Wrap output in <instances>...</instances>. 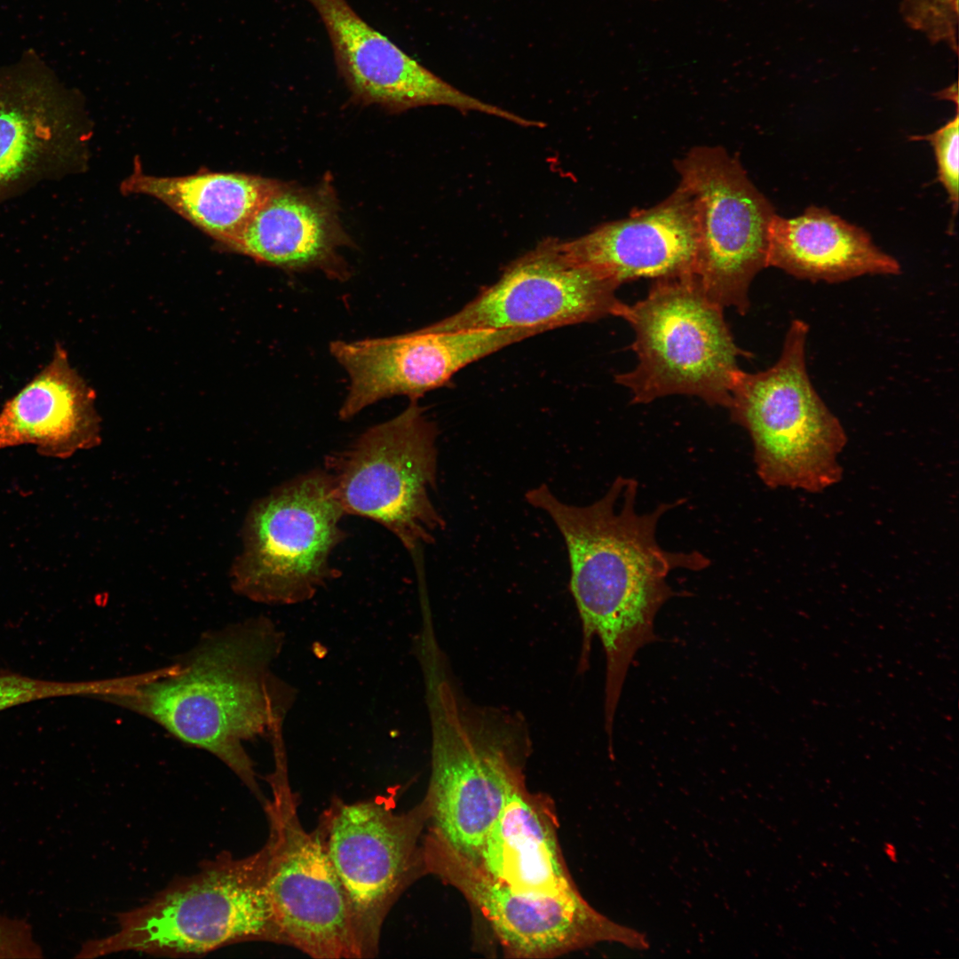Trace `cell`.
<instances>
[{
  "label": "cell",
  "instance_id": "1",
  "mask_svg": "<svg viewBox=\"0 0 959 959\" xmlns=\"http://www.w3.org/2000/svg\"><path fill=\"white\" fill-rule=\"evenodd\" d=\"M637 492L634 479L618 476L606 494L589 505L566 503L545 484L525 495L528 504L551 518L567 546L570 590L583 628L581 671L588 667L595 636L603 646L606 726L613 725L635 654L656 640L655 616L676 595L667 582L669 574L677 568L700 571L710 564L699 551L671 552L657 542L660 519L683 499L639 514Z\"/></svg>",
  "mask_w": 959,
  "mask_h": 959
},
{
  "label": "cell",
  "instance_id": "2",
  "mask_svg": "<svg viewBox=\"0 0 959 959\" xmlns=\"http://www.w3.org/2000/svg\"><path fill=\"white\" fill-rule=\"evenodd\" d=\"M284 633L260 615L205 634L178 662L137 674L104 701L147 717L227 765L265 804L244 744L282 728L297 690L272 670Z\"/></svg>",
  "mask_w": 959,
  "mask_h": 959
},
{
  "label": "cell",
  "instance_id": "3",
  "mask_svg": "<svg viewBox=\"0 0 959 959\" xmlns=\"http://www.w3.org/2000/svg\"><path fill=\"white\" fill-rule=\"evenodd\" d=\"M414 649L432 728L424 835L474 862L507 798L525 783L527 733L519 717L466 703L444 675L434 639Z\"/></svg>",
  "mask_w": 959,
  "mask_h": 959
},
{
  "label": "cell",
  "instance_id": "4",
  "mask_svg": "<svg viewBox=\"0 0 959 959\" xmlns=\"http://www.w3.org/2000/svg\"><path fill=\"white\" fill-rule=\"evenodd\" d=\"M266 864L264 846L245 858L223 852L146 904L119 914L116 930L86 942L77 957L126 951L187 957L242 942L282 945L266 890Z\"/></svg>",
  "mask_w": 959,
  "mask_h": 959
},
{
  "label": "cell",
  "instance_id": "5",
  "mask_svg": "<svg viewBox=\"0 0 959 959\" xmlns=\"http://www.w3.org/2000/svg\"><path fill=\"white\" fill-rule=\"evenodd\" d=\"M808 334V324L794 319L772 367L740 371L728 409L749 432L757 473L767 487L818 493L840 480L847 435L809 376Z\"/></svg>",
  "mask_w": 959,
  "mask_h": 959
},
{
  "label": "cell",
  "instance_id": "6",
  "mask_svg": "<svg viewBox=\"0 0 959 959\" xmlns=\"http://www.w3.org/2000/svg\"><path fill=\"white\" fill-rule=\"evenodd\" d=\"M723 307L694 275L656 280L646 297L624 304L620 313L632 328L633 369L615 376L633 403L686 394L727 408L746 356L734 342Z\"/></svg>",
  "mask_w": 959,
  "mask_h": 959
},
{
  "label": "cell",
  "instance_id": "7",
  "mask_svg": "<svg viewBox=\"0 0 959 959\" xmlns=\"http://www.w3.org/2000/svg\"><path fill=\"white\" fill-rule=\"evenodd\" d=\"M345 516L325 469L296 476L258 499L231 568L234 590L266 605H294L314 597L336 576L330 558L346 536Z\"/></svg>",
  "mask_w": 959,
  "mask_h": 959
},
{
  "label": "cell",
  "instance_id": "8",
  "mask_svg": "<svg viewBox=\"0 0 959 959\" xmlns=\"http://www.w3.org/2000/svg\"><path fill=\"white\" fill-rule=\"evenodd\" d=\"M418 400L368 428L325 463L345 515L374 520L409 551L432 543L446 523L435 507L438 430Z\"/></svg>",
  "mask_w": 959,
  "mask_h": 959
},
{
  "label": "cell",
  "instance_id": "9",
  "mask_svg": "<svg viewBox=\"0 0 959 959\" xmlns=\"http://www.w3.org/2000/svg\"><path fill=\"white\" fill-rule=\"evenodd\" d=\"M284 743L272 747L266 884L282 945L317 959H360L339 881L316 828L298 815Z\"/></svg>",
  "mask_w": 959,
  "mask_h": 959
},
{
  "label": "cell",
  "instance_id": "10",
  "mask_svg": "<svg viewBox=\"0 0 959 959\" xmlns=\"http://www.w3.org/2000/svg\"><path fill=\"white\" fill-rule=\"evenodd\" d=\"M424 799L396 812L381 798L335 797L315 828L344 893L359 958L375 957L384 920L400 895L426 874Z\"/></svg>",
  "mask_w": 959,
  "mask_h": 959
},
{
  "label": "cell",
  "instance_id": "11",
  "mask_svg": "<svg viewBox=\"0 0 959 959\" xmlns=\"http://www.w3.org/2000/svg\"><path fill=\"white\" fill-rule=\"evenodd\" d=\"M675 167L695 215L693 275L712 301L745 314L749 287L767 267L774 209L740 162L720 147L690 149Z\"/></svg>",
  "mask_w": 959,
  "mask_h": 959
},
{
  "label": "cell",
  "instance_id": "12",
  "mask_svg": "<svg viewBox=\"0 0 959 959\" xmlns=\"http://www.w3.org/2000/svg\"><path fill=\"white\" fill-rule=\"evenodd\" d=\"M426 874L457 889L483 915L507 956L551 958L599 942L644 950L646 935L600 914L577 887L560 892L511 889L443 842L423 835Z\"/></svg>",
  "mask_w": 959,
  "mask_h": 959
},
{
  "label": "cell",
  "instance_id": "13",
  "mask_svg": "<svg viewBox=\"0 0 959 959\" xmlns=\"http://www.w3.org/2000/svg\"><path fill=\"white\" fill-rule=\"evenodd\" d=\"M619 286L578 263L565 241L547 239L511 263L461 310L429 325L438 331L535 329L542 332L619 317Z\"/></svg>",
  "mask_w": 959,
  "mask_h": 959
},
{
  "label": "cell",
  "instance_id": "14",
  "mask_svg": "<svg viewBox=\"0 0 959 959\" xmlns=\"http://www.w3.org/2000/svg\"><path fill=\"white\" fill-rule=\"evenodd\" d=\"M540 333L535 329L447 332L427 326L391 337L333 341L330 353L349 378L339 418L349 420L397 395L418 400L447 384L465 366Z\"/></svg>",
  "mask_w": 959,
  "mask_h": 959
},
{
  "label": "cell",
  "instance_id": "15",
  "mask_svg": "<svg viewBox=\"0 0 959 959\" xmlns=\"http://www.w3.org/2000/svg\"><path fill=\"white\" fill-rule=\"evenodd\" d=\"M86 128L77 99L42 65L0 73V203L79 170Z\"/></svg>",
  "mask_w": 959,
  "mask_h": 959
},
{
  "label": "cell",
  "instance_id": "16",
  "mask_svg": "<svg viewBox=\"0 0 959 959\" xmlns=\"http://www.w3.org/2000/svg\"><path fill=\"white\" fill-rule=\"evenodd\" d=\"M331 42L339 75L352 96L391 112L424 106L477 111L517 123L519 116L458 90L368 24L347 0H305Z\"/></svg>",
  "mask_w": 959,
  "mask_h": 959
},
{
  "label": "cell",
  "instance_id": "17",
  "mask_svg": "<svg viewBox=\"0 0 959 959\" xmlns=\"http://www.w3.org/2000/svg\"><path fill=\"white\" fill-rule=\"evenodd\" d=\"M571 256L618 286L640 278L693 275L697 228L691 198L678 186L666 199L565 241Z\"/></svg>",
  "mask_w": 959,
  "mask_h": 959
},
{
  "label": "cell",
  "instance_id": "18",
  "mask_svg": "<svg viewBox=\"0 0 959 959\" xmlns=\"http://www.w3.org/2000/svg\"><path fill=\"white\" fill-rule=\"evenodd\" d=\"M350 242L332 192L279 182L227 250L286 272L320 270L345 281L349 270L338 249Z\"/></svg>",
  "mask_w": 959,
  "mask_h": 959
},
{
  "label": "cell",
  "instance_id": "19",
  "mask_svg": "<svg viewBox=\"0 0 959 959\" xmlns=\"http://www.w3.org/2000/svg\"><path fill=\"white\" fill-rule=\"evenodd\" d=\"M95 393L56 343L49 362L0 410V449L35 446L44 456L65 459L100 441Z\"/></svg>",
  "mask_w": 959,
  "mask_h": 959
},
{
  "label": "cell",
  "instance_id": "20",
  "mask_svg": "<svg viewBox=\"0 0 959 959\" xmlns=\"http://www.w3.org/2000/svg\"><path fill=\"white\" fill-rule=\"evenodd\" d=\"M768 266L797 279L829 284L901 273L899 261L878 248L864 229L815 206L796 218L774 214L768 227Z\"/></svg>",
  "mask_w": 959,
  "mask_h": 959
},
{
  "label": "cell",
  "instance_id": "21",
  "mask_svg": "<svg viewBox=\"0 0 959 959\" xmlns=\"http://www.w3.org/2000/svg\"><path fill=\"white\" fill-rule=\"evenodd\" d=\"M557 831L551 799L528 791L524 783L507 798L473 863L515 891L551 893L575 889Z\"/></svg>",
  "mask_w": 959,
  "mask_h": 959
},
{
  "label": "cell",
  "instance_id": "22",
  "mask_svg": "<svg viewBox=\"0 0 959 959\" xmlns=\"http://www.w3.org/2000/svg\"><path fill=\"white\" fill-rule=\"evenodd\" d=\"M279 182L238 172L159 177L136 168L121 189L161 201L227 249Z\"/></svg>",
  "mask_w": 959,
  "mask_h": 959
},
{
  "label": "cell",
  "instance_id": "23",
  "mask_svg": "<svg viewBox=\"0 0 959 959\" xmlns=\"http://www.w3.org/2000/svg\"><path fill=\"white\" fill-rule=\"evenodd\" d=\"M104 680L52 681L0 670V712L40 700L82 696L97 699L104 689Z\"/></svg>",
  "mask_w": 959,
  "mask_h": 959
},
{
  "label": "cell",
  "instance_id": "24",
  "mask_svg": "<svg viewBox=\"0 0 959 959\" xmlns=\"http://www.w3.org/2000/svg\"><path fill=\"white\" fill-rule=\"evenodd\" d=\"M900 12L909 28L957 55L959 0H900Z\"/></svg>",
  "mask_w": 959,
  "mask_h": 959
},
{
  "label": "cell",
  "instance_id": "25",
  "mask_svg": "<svg viewBox=\"0 0 959 959\" xmlns=\"http://www.w3.org/2000/svg\"><path fill=\"white\" fill-rule=\"evenodd\" d=\"M959 115L958 107L954 118L946 124L925 136H914L911 139H924L931 143L938 167V179L947 191L952 213L958 210V140Z\"/></svg>",
  "mask_w": 959,
  "mask_h": 959
},
{
  "label": "cell",
  "instance_id": "26",
  "mask_svg": "<svg viewBox=\"0 0 959 959\" xmlns=\"http://www.w3.org/2000/svg\"><path fill=\"white\" fill-rule=\"evenodd\" d=\"M40 947L24 921L0 916V958H39Z\"/></svg>",
  "mask_w": 959,
  "mask_h": 959
},
{
  "label": "cell",
  "instance_id": "27",
  "mask_svg": "<svg viewBox=\"0 0 959 959\" xmlns=\"http://www.w3.org/2000/svg\"><path fill=\"white\" fill-rule=\"evenodd\" d=\"M650 1H658V0H650Z\"/></svg>",
  "mask_w": 959,
  "mask_h": 959
}]
</instances>
